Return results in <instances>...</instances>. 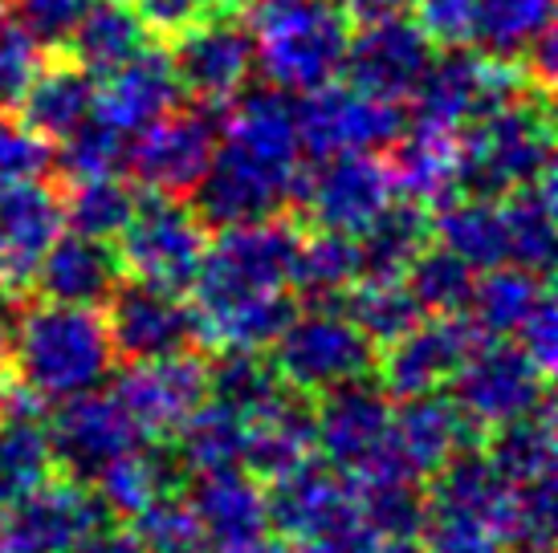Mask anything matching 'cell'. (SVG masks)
Masks as SVG:
<instances>
[{"label": "cell", "mask_w": 558, "mask_h": 553, "mask_svg": "<svg viewBox=\"0 0 558 553\" xmlns=\"http://www.w3.org/2000/svg\"><path fill=\"white\" fill-rule=\"evenodd\" d=\"M298 110L281 90H253L236 98L220 123V143L208 171L201 175L196 216L208 229H233L281 216L298 196Z\"/></svg>", "instance_id": "obj_1"}, {"label": "cell", "mask_w": 558, "mask_h": 553, "mask_svg": "<svg viewBox=\"0 0 558 553\" xmlns=\"http://www.w3.org/2000/svg\"><path fill=\"white\" fill-rule=\"evenodd\" d=\"M9 362L16 383L41 403L94 391L114 367L107 318L98 306H65L41 297L37 306L21 309Z\"/></svg>", "instance_id": "obj_2"}, {"label": "cell", "mask_w": 558, "mask_h": 553, "mask_svg": "<svg viewBox=\"0 0 558 553\" xmlns=\"http://www.w3.org/2000/svg\"><path fill=\"white\" fill-rule=\"evenodd\" d=\"M253 65L281 94H311L335 82L347 58L351 25L342 0H248Z\"/></svg>", "instance_id": "obj_3"}, {"label": "cell", "mask_w": 558, "mask_h": 553, "mask_svg": "<svg viewBox=\"0 0 558 553\" xmlns=\"http://www.w3.org/2000/svg\"><path fill=\"white\" fill-rule=\"evenodd\" d=\"M461 147V192L501 200L513 187L538 180L550 168L555 147V119H550V94L530 86L497 107L477 114L457 135Z\"/></svg>", "instance_id": "obj_4"}, {"label": "cell", "mask_w": 558, "mask_h": 553, "mask_svg": "<svg viewBox=\"0 0 558 553\" xmlns=\"http://www.w3.org/2000/svg\"><path fill=\"white\" fill-rule=\"evenodd\" d=\"M298 229L286 216L253 220L220 229V236L204 248V261L192 281V314L196 322L217 318L225 309L290 290V269L298 253Z\"/></svg>", "instance_id": "obj_5"}, {"label": "cell", "mask_w": 558, "mask_h": 553, "mask_svg": "<svg viewBox=\"0 0 558 553\" xmlns=\"http://www.w3.org/2000/svg\"><path fill=\"white\" fill-rule=\"evenodd\" d=\"M391 415L396 403L372 379L330 386L314 407V447L330 468L355 480V489L379 480H412L391 447Z\"/></svg>", "instance_id": "obj_6"}, {"label": "cell", "mask_w": 558, "mask_h": 553, "mask_svg": "<svg viewBox=\"0 0 558 553\" xmlns=\"http://www.w3.org/2000/svg\"><path fill=\"white\" fill-rule=\"evenodd\" d=\"M114 241H119L114 248L119 269L131 281L168 293H187L204 261V248H208V224L180 196L151 192V196H140L126 229Z\"/></svg>", "instance_id": "obj_7"}, {"label": "cell", "mask_w": 558, "mask_h": 553, "mask_svg": "<svg viewBox=\"0 0 558 553\" xmlns=\"http://www.w3.org/2000/svg\"><path fill=\"white\" fill-rule=\"evenodd\" d=\"M274 370L298 395H323L351 379H367L375 370V342L359 330L342 306L298 309L274 342Z\"/></svg>", "instance_id": "obj_8"}, {"label": "cell", "mask_w": 558, "mask_h": 553, "mask_svg": "<svg viewBox=\"0 0 558 553\" xmlns=\"http://www.w3.org/2000/svg\"><path fill=\"white\" fill-rule=\"evenodd\" d=\"M534 82L526 77L522 62L494 58L469 46H449L445 58H433L424 70L416 94H412V114L420 126H436L461 135L477 114L497 107L501 98L518 90H530Z\"/></svg>", "instance_id": "obj_9"}, {"label": "cell", "mask_w": 558, "mask_h": 553, "mask_svg": "<svg viewBox=\"0 0 558 553\" xmlns=\"http://www.w3.org/2000/svg\"><path fill=\"white\" fill-rule=\"evenodd\" d=\"M449 383L452 403L477 435H489L550 400V379L510 339H481Z\"/></svg>", "instance_id": "obj_10"}, {"label": "cell", "mask_w": 558, "mask_h": 553, "mask_svg": "<svg viewBox=\"0 0 558 553\" xmlns=\"http://www.w3.org/2000/svg\"><path fill=\"white\" fill-rule=\"evenodd\" d=\"M98 525H107V508L90 484L53 472L0 505V553H70Z\"/></svg>", "instance_id": "obj_11"}, {"label": "cell", "mask_w": 558, "mask_h": 553, "mask_svg": "<svg viewBox=\"0 0 558 553\" xmlns=\"http://www.w3.org/2000/svg\"><path fill=\"white\" fill-rule=\"evenodd\" d=\"M396 200L388 163L375 151H347L318 159L314 171H302L294 204L318 232L359 236Z\"/></svg>", "instance_id": "obj_12"}, {"label": "cell", "mask_w": 558, "mask_h": 553, "mask_svg": "<svg viewBox=\"0 0 558 553\" xmlns=\"http://www.w3.org/2000/svg\"><path fill=\"white\" fill-rule=\"evenodd\" d=\"M220 119L217 107H196L159 114L156 123H147L126 147V168L135 171V180L163 196H184L201 184L213 155L220 143Z\"/></svg>", "instance_id": "obj_13"}, {"label": "cell", "mask_w": 558, "mask_h": 553, "mask_svg": "<svg viewBox=\"0 0 558 553\" xmlns=\"http://www.w3.org/2000/svg\"><path fill=\"white\" fill-rule=\"evenodd\" d=\"M294 110L302 151H311L314 159L347 151H384L403 131L400 102H384L351 82L347 86L326 82L306 94V102Z\"/></svg>", "instance_id": "obj_14"}, {"label": "cell", "mask_w": 558, "mask_h": 553, "mask_svg": "<svg viewBox=\"0 0 558 553\" xmlns=\"http://www.w3.org/2000/svg\"><path fill=\"white\" fill-rule=\"evenodd\" d=\"M433 58V37L416 21H408L403 13H379L363 16L359 29L351 25L342 70L359 90L375 94L384 102H408Z\"/></svg>", "instance_id": "obj_15"}, {"label": "cell", "mask_w": 558, "mask_h": 553, "mask_svg": "<svg viewBox=\"0 0 558 553\" xmlns=\"http://www.w3.org/2000/svg\"><path fill=\"white\" fill-rule=\"evenodd\" d=\"M485 339L469 314H424L403 339L384 346L375 358L379 386L391 400H412L440 391L461 370L473 346Z\"/></svg>", "instance_id": "obj_16"}, {"label": "cell", "mask_w": 558, "mask_h": 553, "mask_svg": "<svg viewBox=\"0 0 558 553\" xmlns=\"http://www.w3.org/2000/svg\"><path fill=\"white\" fill-rule=\"evenodd\" d=\"M49 447L62 477H74L82 484H94V477L107 468L114 456L143 444L135 419L123 411L114 395H102L98 386L62 400V407L49 415Z\"/></svg>", "instance_id": "obj_17"}, {"label": "cell", "mask_w": 558, "mask_h": 553, "mask_svg": "<svg viewBox=\"0 0 558 553\" xmlns=\"http://www.w3.org/2000/svg\"><path fill=\"white\" fill-rule=\"evenodd\" d=\"M114 400L135 419L143 440H171L184 428V419L208 400V362H201L192 351L131 362L114 379Z\"/></svg>", "instance_id": "obj_18"}, {"label": "cell", "mask_w": 558, "mask_h": 553, "mask_svg": "<svg viewBox=\"0 0 558 553\" xmlns=\"http://www.w3.org/2000/svg\"><path fill=\"white\" fill-rule=\"evenodd\" d=\"M107 330L114 358L151 362L180 351H196V314L180 293L156 290L143 281H119L107 297Z\"/></svg>", "instance_id": "obj_19"}, {"label": "cell", "mask_w": 558, "mask_h": 553, "mask_svg": "<svg viewBox=\"0 0 558 553\" xmlns=\"http://www.w3.org/2000/svg\"><path fill=\"white\" fill-rule=\"evenodd\" d=\"M180 94H192L204 107H220L245 90L253 74V41L241 21L229 13H213L175 37L168 53Z\"/></svg>", "instance_id": "obj_20"}, {"label": "cell", "mask_w": 558, "mask_h": 553, "mask_svg": "<svg viewBox=\"0 0 558 553\" xmlns=\"http://www.w3.org/2000/svg\"><path fill=\"white\" fill-rule=\"evenodd\" d=\"M62 192L41 180H0V290H33V273L62 236Z\"/></svg>", "instance_id": "obj_21"}, {"label": "cell", "mask_w": 558, "mask_h": 553, "mask_svg": "<svg viewBox=\"0 0 558 553\" xmlns=\"http://www.w3.org/2000/svg\"><path fill=\"white\" fill-rule=\"evenodd\" d=\"M180 102V82L163 49L143 46L131 62L110 70L107 82L94 94V119L119 135H140L147 123L168 114Z\"/></svg>", "instance_id": "obj_22"}, {"label": "cell", "mask_w": 558, "mask_h": 553, "mask_svg": "<svg viewBox=\"0 0 558 553\" xmlns=\"http://www.w3.org/2000/svg\"><path fill=\"white\" fill-rule=\"evenodd\" d=\"M473 435L477 431L469 428L461 407L436 391L403 400L400 411L391 415V447L412 480H433L461 447L473 444Z\"/></svg>", "instance_id": "obj_23"}, {"label": "cell", "mask_w": 558, "mask_h": 553, "mask_svg": "<svg viewBox=\"0 0 558 553\" xmlns=\"http://www.w3.org/2000/svg\"><path fill=\"white\" fill-rule=\"evenodd\" d=\"M314 456V407L298 391H281L278 400L245 419L241 468L262 484H274Z\"/></svg>", "instance_id": "obj_24"}, {"label": "cell", "mask_w": 558, "mask_h": 553, "mask_svg": "<svg viewBox=\"0 0 558 553\" xmlns=\"http://www.w3.org/2000/svg\"><path fill=\"white\" fill-rule=\"evenodd\" d=\"M187 505L201 517L204 533L213 545H236L265 533L269 505H265V484L248 477L241 464L233 468H213V472H192L184 480Z\"/></svg>", "instance_id": "obj_25"}, {"label": "cell", "mask_w": 558, "mask_h": 553, "mask_svg": "<svg viewBox=\"0 0 558 553\" xmlns=\"http://www.w3.org/2000/svg\"><path fill=\"white\" fill-rule=\"evenodd\" d=\"M388 175L391 192L400 200H412L420 208H440L461 187V147L457 135L436 126H412L400 131V138L388 147Z\"/></svg>", "instance_id": "obj_26"}, {"label": "cell", "mask_w": 558, "mask_h": 553, "mask_svg": "<svg viewBox=\"0 0 558 553\" xmlns=\"http://www.w3.org/2000/svg\"><path fill=\"white\" fill-rule=\"evenodd\" d=\"M123 281L119 257L110 241H94V236H58L49 253L41 257L37 273H33V290L46 302H65V306H102L110 290Z\"/></svg>", "instance_id": "obj_27"}, {"label": "cell", "mask_w": 558, "mask_h": 553, "mask_svg": "<svg viewBox=\"0 0 558 553\" xmlns=\"http://www.w3.org/2000/svg\"><path fill=\"white\" fill-rule=\"evenodd\" d=\"M58 472L49 431L41 419V400L16 383L9 407L0 411V505L37 489Z\"/></svg>", "instance_id": "obj_28"}, {"label": "cell", "mask_w": 558, "mask_h": 553, "mask_svg": "<svg viewBox=\"0 0 558 553\" xmlns=\"http://www.w3.org/2000/svg\"><path fill=\"white\" fill-rule=\"evenodd\" d=\"M184 464L175 456V447H168V440H156V447H131L94 477V496L102 501L107 513L114 517H135L147 501H156L163 492L184 489Z\"/></svg>", "instance_id": "obj_29"}, {"label": "cell", "mask_w": 558, "mask_h": 553, "mask_svg": "<svg viewBox=\"0 0 558 553\" xmlns=\"http://www.w3.org/2000/svg\"><path fill=\"white\" fill-rule=\"evenodd\" d=\"M94 94H98V77L86 74L74 58H65L37 70L16 110L33 135L58 143L94 114Z\"/></svg>", "instance_id": "obj_30"}, {"label": "cell", "mask_w": 558, "mask_h": 553, "mask_svg": "<svg viewBox=\"0 0 558 553\" xmlns=\"http://www.w3.org/2000/svg\"><path fill=\"white\" fill-rule=\"evenodd\" d=\"M501 220H506L510 261L543 276L550 273L555 265V168H546L538 180L501 196Z\"/></svg>", "instance_id": "obj_31"}, {"label": "cell", "mask_w": 558, "mask_h": 553, "mask_svg": "<svg viewBox=\"0 0 558 553\" xmlns=\"http://www.w3.org/2000/svg\"><path fill=\"white\" fill-rule=\"evenodd\" d=\"M433 245V216L412 200L388 204L359 232V276H403L408 265Z\"/></svg>", "instance_id": "obj_32"}, {"label": "cell", "mask_w": 558, "mask_h": 553, "mask_svg": "<svg viewBox=\"0 0 558 553\" xmlns=\"http://www.w3.org/2000/svg\"><path fill=\"white\" fill-rule=\"evenodd\" d=\"M143 46H147V25L126 0H98L65 41L70 58L94 77H107L110 70L131 62Z\"/></svg>", "instance_id": "obj_33"}, {"label": "cell", "mask_w": 558, "mask_h": 553, "mask_svg": "<svg viewBox=\"0 0 558 553\" xmlns=\"http://www.w3.org/2000/svg\"><path fill=\"white\" fill-rule=\"evenodd\" d=\"M546 293H550V285H546L543 273L510 261L494 265V269H481V276L473 281L469 318L477 322L485 339H510L513 330L522 325V318L543 302Z\"/></svg>", "instance_id": "obj_34"}, {"label": "cell", "mask_w": 558, "mask_h": 553, "mask_svg": "<svg viewBox=\"0 0 558 553\" xmlns=\"http://www.w3.org/2000/svg\"><path fill=\"white\" fill-rule=\"evenodd\" d=\"M433 236L445 248H452L461 261L473 265L477 273L510 261L501 204L485 200V196H465V200L440 204V216L433 220Z\"/></svg>", "instance_id": "obj_35"}, {"label": "cell", "mask_w": 558, "mask_h": 553, "mask_svg": "<svg viewBox=\"0 0 558 553\" xmlns=\"http://www.w3.org/2000/svg\"><path fill=\"white\" fill-rule=\"evenodd\" d=\"M359 281V248L355 236L342 232H318L311 241H298L290 290L306 306H339L342 293Z\"/></svg>", "instance_id": "obj_36"}, {"label": "cell", "mask_w": 558, "mask_h": 553, "mask_svg": "<svg viewBox=\"0 0 558 553\" xmlns=\"http://www.w3.org/2000/svg\"><path fill=\"white\" fill-rule=\"evenodd\" d=\"M485 456L506 484H522L555 472V403L546 400L530 415L501 423L485 435Z\"/></svg>", "instance_id": "obj_37"}, {"label": "cell", "mask_w": 558, "mask_h": 553, "mask_svg": "<svg viewBox=\"0 0 558 553\" xmlns=\"http://www.w3.org/2000/svg\"><path fill=\"white\" fill-rule=\"evenodd\" d=\"M339 306L375 342V351H384L396 339H403L424 318V309L408 293L403 276H359L355 285L342 293Z\"/></svg>", "instance_id": "obj_38"}, {"label": "cell", "mask_w": 558, "mask_h": 553, "mask_svg": "<svg viewBox=\"0 0 558 553\" xmlns=\"http://www.w3.org/2000/svg\"><path fill=\"white\" fill-rule=\"evenodd\" d=\"M171 440H175V456L187 477L213 472V468H233L241 464V447H245V415L229 411L220 403H201Z\"/></svg>", "instance_id": "obj_39"}, {"label": "cell", "mask_w": 558, "mask_h": 553, "mask_svg": "<svg viewBox=\"0 0 558 553\" xmlns=\"http://www.w3.org/2000/svg\"><path fill=\"white\" fill-rule=\"evenodd\" d=\"M555 0H477L469 46L518 62L538 33L550 29Z\"/></svg>", "instance_id": "obj_40"}, {"label": "cell", "mask_w": 558, "mask_h": 553, "mask_svg": "<svg viewBox=\"0 0 558 553\" xmlns=\"http://www.w3.org/2000/svg\"><path fill=\"white\" fill-rule=\"evenodd\" d=\"M220 358L208 362V400L236 415H257L278 400L286 383L278 379L274 362H265L262 351H217Z\"/></svg>", "instance_id": "obj_41"}, {"label": "cell", "mask_w": 558, "mask_h": 553, "mask_svg": "<svg viewBox=\"0 0 558 553\" xmlns=\"http://www.w3.org/2000/svg\"><path fill=\"white\" fill-rule=\"evenodd\" d=\"M140 204V192L114 175H94V180H74L70 196H62V212L70 232L94 236V241H114L126 229V220Z\"/></svg>", "instance_id": "obj_42"}, {"label": "cell", "mask_w": 558, "mask_h": 553, "mask_svg": "<svg viewBox=\"0 0 558 553\" xmlns=\"http://www.w3.org/2000/svg\"><path fill=\"white\" fill-rule=\"evenodd\" d=\"M473 281H477V269L445 245H428L403 273V285L424 314H469Z\"/></svg>", "instance_id": "obj_43"}, {"label": "cell", "mask_w": 558, "mask_h": 553, "mask_svg": "<svg viewBox=\"0 0 558 553\" xmlns=\"http://www.w3.org/2000/svg\"><path fill=\"white\" fill-rule=\"evenodd\" d=\"M131 521V533L143 545V553H208L213 541L204 533L201 517L192 513L180 492H163L156 501L126 517Z\"/></svg>", "instance_id": "obj_44"}, {"label": "cell", "mask_w": 558, "mask_h": 553, "mask_svg": "<svg viewBox=\"0 0 558 553\" xmlns=\"http://www.w3.org/2000/svg\"><path fill=\"white\" fill-rule=\"evenodd\" d=\"M555 472L510 484V517H506V545L530 553H555Z\"/></svg>", "instance_id": "obj_45"}, {"label": "cell", "mask_w": 558, "mask_h": 553, "mask_svg": "<svg viewBox=\"0 0 558 553\" xmlns=\"http://www.w3.org/2000/svg\"><path fill=\"white\" fill-rule=\"evenodd\" d=\"M420 480H379L363 484L359 501L379 538H420L428 525V492L416 489Z\"/></svg>", "instance_id": "obj_46"}, {"label": "cell", "mask_w": 558, "mask_h": 553, "mask_svg": "<svg viewBox=\"0 0 558 553\" xmlns=\"http://www.w3.org/2000/svg\"><path fill=\"white\" fill-rule=\"evenodd\" d=\"M58 143H62V151L53 155V168L62 171L70 184L94 180V175H114L126 163V138L110 131L107 123H98L94 114Z\"/></svg>", "instance_id": "obj_47"}, {"label": "cell", "mask_w": 558, "mask_h": 553, "mask_svg": "<svg viewBox=\"0 0 558 553\" xmlns=\"http://www.w3.org/2000/svg\"><path fill=\"white\" fill-rule=\"evenodd\" d=\"M46 65L41 46L33 41L21 21H0V110H16L37 70Z\"/></svg>", "instance_id": "obj_48"}, {"label": "cell", "mask_w": 558, "mask_h": 553, "mask_svg": "<svg viewBox=\"0 0 558 553\" xmlns=\"http://www.w3.org/2000/svg\"><path fill=\"white\" fill-rule=\"evenodd\" d=\"M16 21L25 25L37 46L62 49L70 41V33L78 29V21L90 13L98 0H13Z\"/></svg>", "instance_id": "obj_49"}, {"label": "cell", "mask_w": 558, "mask_h": 553, "mask_svg": "<svg viewBox=\"0 0 558 553\" xmlns=\"http://www.w3.org/2000/svg\"><path fill=\"white\" fill-rule=\"evenodd\" d=\"M428 553H501L506 541L497 538L489 525L473 521V517H457V513H428Z\"/></svg>", "instance_id": "obj_50"}, {"label": "cell", "mask_w": 558, "mask_h": 553, "mask_svg": "<svg viewBox=\"0 0 558 553\" xmlns=\"http://www.w3.org/2000/svg\"><path fill=\"white\" fill-rule=\"evenodd\" d=\"M126 4L147 25V33H159V37H180L204 16L229 13L220 0H126Z\"/></svg>", "instance_id": "obj_51"}, {"label": "cell", "mask_w": 558, "mask_h": 553, "mask_svg": "<svg viewBox=\"0 0 558 553\" xmlns=\"http://www.w3.org/2000/svg\"><path fill=\"white\" fill-rule=\"evenodd\" d=\"M473 13H477V0H416V25L433 46H469L473 37Z\"/></svg>", "instance_id": "obj_52"}, {"label": "cell", "mask_w": 558, "mask_h": 553, "mask_svg": "<svg viewBox=\"0 0 558 553\" xmlns=\"http://www.w3.org/2000/svg\"><path fill=\"white\" fill-rule=\"evenodd\" d=\"M513 339H518V346L526 351V358L538 370H543L546 379L555 374V362H558V318H555V297H550V293H546L543 302H538V306H534L526 318H522V325L513 330Z\"/></svg>", "instance_id": "obj_53"}, {"label": "cell", "mask_w": 558, "mask_h": 553, "mask_svg": "<svg viewBox=\"0 0 558 553\" xmlns=\"http://www.w3.org/2000/svg\"><path fill=\"white\" fill-rule=\"evenodd\" d=\"M342 4H347V13L363 21V16H379V13H403L416 0H342Z\"/></svg>", "instance_id": "obj_54"}, {"label": "cell", "mask_w": 558, "mask_h": 553, "mask_svg": "<svg viewBox=\"0 0 558 553\" xmlns=\"http://www.w3.org/2000/svg\"><path fill=\"white\" fill-rule=\"evenodd\" d=\"M220 553H290V545H286L281 538H265V533H257V538L236 541V545H220Z\"/></svg>", "instance_id": "obj_55"}, {"label": "cell", "mask_w": 558, "mask_h": 553, "mask_svg": "<svg viewBox=\"0 0 558 553\" xmlns=\"http://www.w3.org/2000/svg\"><path fill=\"white\" fill-rule=\"evenodd\" d=\"M379 553H428V545L420 538H388L379 545Z\"/></svg>", "instance_id": "obj_56"}, {"label": "cell", "mask_w": 558, "mask_h": 553, "mask_svg": "<svg viewBox=\"0 0 558 553\" xmlns=\"http://www.w3.org/2000/svg\"><path fill=\"white\" fill-rule=\"evenodd\" d=\"M9 131H13V123H9V119H4V110H0V143H4V135H9Z\"/></svg>", "instance_id": "obj_57"}, {"label": "cell", "mask_w": 558, "mask_h": 553, "mask_svg": "<svg viewBox=\"0 0 558 553\" xmlns=\"http://www.w3.org/2000/svg\"><path fill=\"white\" fill-rule=\"evenodd\" d=\"M220 4H225V9H233V4H248V0H220Z\"/></svg>", "instance_id": "obj_58"}, {"label": "cell", "mask_w": 558, "mask_h": 553, "mask_svg": "<svg viewBox=\"0 0 558 553\" xmlns=\"http://www.w3.org/2000/svg\"><path fill=\"white\" fill-rule=\"evenodd\" d=\"M513 553H530V550H513Z\"/></svg>", "instance_id": "obj_59"}, {"label": "cell", "mask_w": 558, "mask_h": 553, "mask_svg": "<svg viewBox=\"0 0 558 553\" xmlns=\"http://www.w3.org/2000/svg\"><path fill=\"white\" fill-rule=\"evenodd\" d=\"M0 4H4V0H0Z\"/></svg>", "instance_id": "obj_60"}]
</instances>
